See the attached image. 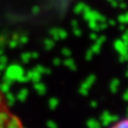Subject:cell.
Instances as JSON below:
<instances>
[{"instance_id":"6da1fadb","label":"cell","mask_w":128,"mask_h":128,"mask_svg":"<svg viewBox=\"0 0 128 128\" xmlns=\"http://www.w3.org/2000/svg\"><path fill=\"white\" fill-rule=\"evenodd\" d=\"M0 128H23L20 121L10 112L0 97Z\"/></svg>"},{"instance_id":"7a4b0ae2","label":"cell","mask_w":128,"mask_h":128,"mask_svg":"<svg viewBox=\"0 0 128 128\" xmlns=\"http://www.w3.org/2000/svg\"><path fill=\"white\" fill-rule=\"evenodd\" d=\"M110 128H128V118H123L117 121Z\"/></svg>"}]
</instances>
